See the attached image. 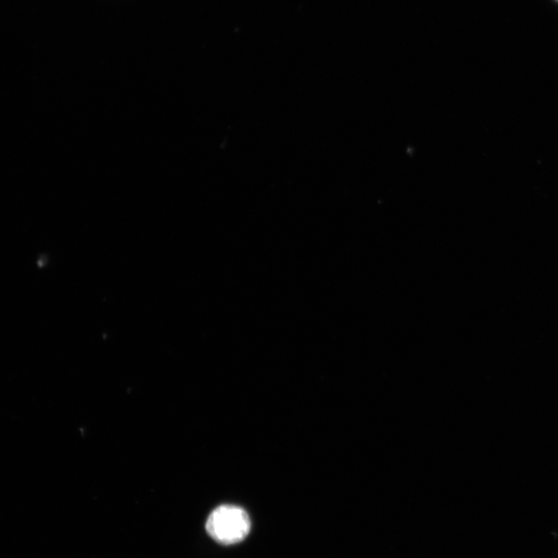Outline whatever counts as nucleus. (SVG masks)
I'll list each match as a JSON object with an SVG mask.
<instances>
[{
    "instance_id": "1",
    "label": "nucleus",
    "mask_w": 558,
    "mask_h": 558,
    "mask_svg": "<svg viewBox=\"0 0 558 558\" xmlns=\"http://www.w3.org/2000/svg\"><path fill=\"white\" fill-rule=\"evenodd\" d=\"M251 529L250 516L237 506L217 507L206 521V531L210 538L223 545L242 542L250 534Z\"/></svg>"
},
{
    "instance_id": "2",
    "label": "nucleus",
    "mask_w": 558,
    "mask_h": 558,
    "mask_svg": "<svg viewBox=\"0 0 558 558\" xmlns=\"http://www.w3.org/2000/svg\"><path fill=\"white\" fill-rule=\"evenodd\" d=\"M557 2H558V0H557Z\"/></svg>"
}]
</instances>
